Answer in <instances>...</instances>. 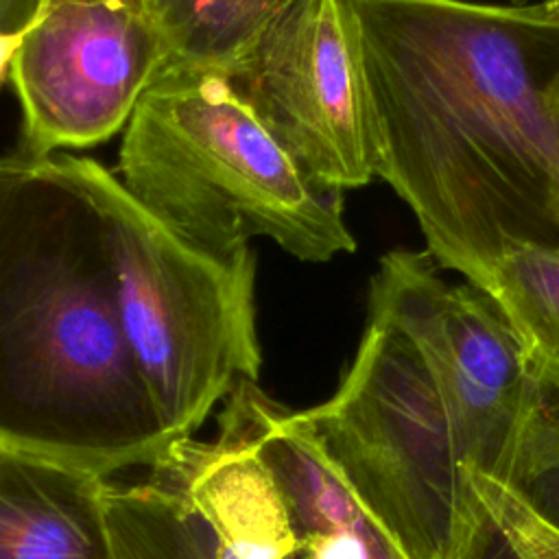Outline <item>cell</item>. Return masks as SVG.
Segmentation results:
<instances>
[{
	"label": "cell",
	"instance_id": "13",
	"mask_svg": "<svg viewBox=\"0 0 559 559\" xmlns=\"http://www.w3.org/2000/svg\"><path fill=\"white\" fill-rule=\"evenodd\" d=\"M467 478L487 513L493 539L513 559H559V526L520 487L478 469H469Z\"/></svg>",
	"mask_w": 559,
	"mask_h": 559
},
{
	"label": "cell",
	"instance_id": "11",
	"mask_svg": "<svg viewBox=\"0 0 559 559\" xmlns=\"http://www.w3.org/2000/svg\"><path fill=\"white\" fill-rule=\"evenodd\" d=\"M103 509L116 559H218L201 513L155 478L103 487Z\"/></svg>",
	"mask_w": 559,
	"mask_h": 559
},
{
	"label": "cell",
	"instance_id": "9",
	"mask_svg": "<svg viewBox=\"0 0 559 559\" xmlns=\"http://www.w3.org/2000/svg\"><path fill=\"white\" fill-rule=\"evenodd\" d=\"M103 476L55 459L0 452V559H116Z\"/></svg>",
	"mask_w": 559,
	"mask_h": 559
},
{
	"label": "cell",
	"instance_id": "7",
	"mask_svg": "<svg viewBox=\"0 0 559 559\" xmlns=\"http://www.w3.org/2000/svg\"><path fill=\"white\" fill-rule=\"evenodd\" d=\"M168 66L146 9L120 0H35L11 61L24 153L83 148L127 127Z\"/></svg>",
	"mask_w": 559,
	"mask_h": 559
},
{
	"label": "cell",
	"instance_id": "8",
	"mask_svg": "<svg viewBox=\"0 0 559 559\" xmlns=\"http://www.w3.org/2000/svg\"><path fill=\"white\" fill-rule=\"evenodd\" d=\"M151 478L188 500L210 526L218 559H295L284 498L240 417L225 406L212 441L177 439Z\"/></svg>",
	"mask_w": 559,
	"mask_h": 559
},
{
	"label": "cell",
	"instance_id": "4",
	"mask_svg": "<svg viewBox=\"0 0 559 559\" xmlns=\"http://www.w3.org/2000/svg\"><path fill=\"white\" fill-rule=\"evenodd\" d=\"M120 181L168 227L216 251L277 242L304 262L352 253L343 192L308 177L218 72L166 68L124 127Z\"/></svg>",
	"mask_w": 559,
	"mask_h": 559
},
{
	"label": "cell",
	"instance_id": "3",
	"mask_svg": "<svg viewBox=\"0 0 559 559\" xmlns=\"http://www.w3.org/2000/svg\"><path fill=\"white\" fill-rule=\"evenodd\" d=\"M170 443L94 201L63 153L0 157V448L109 478L153 467Z\"/></svg>",
	"mask_w": 559,
	"mask_h": 559
},
{
	"label": "cell",
	"instance_id": "14",
	"mask_svg": "<svg viewBox=\"0 0 559 559\" xmlns=\"http://www.w3.org/2000/svg\"><path fill=\"white\" fill-rule=\"evenodd\" d=\"M522 491L550 522L559 526V461L535 476Z\"/></svg>",
	"mask_w": 559,
	"mask_h": 559
},
{
	"label": "cell",
	"instance_id": "15",
	"mask_svg": "<svg viewBox=\"0 0 559 559\" xmlns=\"http://www.w3.org/2000/svg\"><path fill=\"white\" fill-rule=\"evenodd\" d=\"M24 22H26V17H24ZM24 22L17 28L0 26V83L4 81L7 72H11V61L20 48L22 37H24Z\"/></svg>",
	"mask_w": 559,
	"mask_h": 559
},
{
	"label": "cell",
	"instance_id": "17",
	"mask_svg": "<svg viewBox=\"0 0 559 559\" xmlns=\"http://www.w3.org/2000/svg\"><path fill=\"white\" fill-rule=\"evenodd\" d=\"M295 559H304V557H301V555H299V552H297V555H295Z\"/></svg>",
	"mask_w": 559,
	"mask_h": 559
},
{
	"label": "cell",
	"instance_id": "12",
	"mask_svg": "<svg viewBox=\"0 0 559 559\" xmlns=\"http://www.w3.org/2000/svg\"><path fill=\"white\" fill-rule=\"evenodd\" d=\"M290 0H151L166 68L225 72L258 31Z\"/></svg>",
	"mask_w": 559,
	"mask_h": 559
},
{
	"label": "cell",
	"instance_id": "1",
	"mask_svg": "<svg viewBox=\"0 0 559 559\" xmlns=\"http://www.w3.org/2000/svg\"><path fill=\"white\" fill-rule=\"evenodd\" d=\"M341 2L376 177L435 262L483 288L509 249H559V0Z\"/></svg>",
	"mask_w": 559,
	"mask_h": 559
},
{
	"label": "cell",
	"instance_id": "5",
	"mask_svg": "<svg viewBox=\"0 0 559 559\" xmlns=\"http://www.w3.org/2000/svg\"><path fill=\"white\" fill-rule=\"evenodd\" d=\"M94 201L118 314L173 441L192 437L242 382H258L255 258L210 251L168 227L92 157L63 153Z\"/></svg>",
	"mask_w": 559,
	"mask_h": 559
},
{
	"label": "cell",
	"instance_id": "2",
	"mask_svg": "<svg viewBox=\"0 0 559 559\" xmlns=\"http://www.w3.org/2000/svg\"><path fill=\"white\" fill-rule=\"evenodd\" d=\"M323 461L408 559H480L493 539L467 469L524 489L557 459L524 356L445 352L369 312L323 404L297 413Z\"/></svg>",
	"mask_w": 559,
	"mask_h": 559
},
{
	"label": "cell",
	"instance_id": "18",
	"mask_svg": "<svg viewBox=\"0 0 559 559\" xmlns=\"http://www.w3.org/2000/svg\"><path fill=\"white\" fill-rule=\"evenodd\" d=\"M0 452H2V448H0Z\"/></svg>",
	"mask_w": 559,
	"mask_h": 559
},
{
	"label": "cell",
	"instance_id": "10",
	"mask_svg": "<svg viewBox=\"0 0 559 559\" xmlns=\"http://www.w3.org/2000/svg\"><path fill=\"white\" fill-rule=\"evenodd\" d=\"M480 290L496 301L522 343L546 402L559 461V249L537 245L509 249Z\"/></svg>",
	"mask_w": 559,
	"mask_h": 559
},
{
	"label": "cell",
	"instance_id": "6",
	"mask_svg": "<svg viewBox=\"0 0 559 559\" xmlns=\"http://www.w3.org/2000/svg\"><path fill=\"white\" fill-rule=\"evenodd\" d=\"M218 74L317 183L343 192L376 177L360 55L341 0H290Z\"/></svg>",
	"mask_w": 559,
	"mask_h": 559
},
{
	"label": "cell",
	"instance_id": "16",
	"mask_svg": "<svg viewBox=\"0 0 559 559\" xmlns=\"http://www.w3.org/2000/svg\"><path fill=\"white\" fill-rule=\"evenodd\" d=\"M120 2H127V4H133V7H140V9H148L151 0H120Z\"/></svg>",
	"mask_w": 559,
	"mask_h": 559
}]
</instances>
